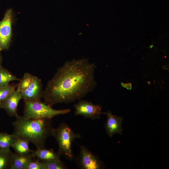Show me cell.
<instances>
[{
  "label": "cell",
  "instance_id": "cell-1",
  "mask_svg": "<svg viewBox=\"0 0 169 169\" xmlns=\"http://www.w3.org/2000/svg\"><path fill=\"white\" fill-rule=\"evenodd\" d=\"M96 66L87 59H74L59 68L43 92L44 103L52 107L80 100L97 85L94 73Z\"/></svg>",
  "mask_w": 169,
  "mask_h": 169
},
{
  "label": "cell",
  "instance_id": "cell-2",
  "mask_svg": "<svg viewBox=\"0 0 169 169\" xmlns=\"http://www.w3.org/2000/svg\"><path fill=\"white\" fill-rule=\"evenodd\" d=\"M13 122V133L18 138L33 144L37 149L44 148L47 137L52 136L53 128L51 119L48 118H26L18 116Z\"/></svg>",
  "mask_w": 169,
  "mask_h": 169
},
{
  "label": "cell",
  "instance_id": "cell-3",
  "mask_svg": "<svg viewBox=\"0 0 169 169\" xmlns=\"http://www.w3.org/2000/svg\"><path fill=\"white\" fill-rule=\"evenodd\" d=\"M52 136L57 142L58 153L67 159L72 161L74 156L72 146L75 139L81 137L80 134L75 133L68 124L63 123L57 128H53Z\"/></svg>",
  "mask_w": 169,
  "mask_h": 169
},
{
  "label": "cell",
  "instance_id": "cell-4",
  "mask_svg": "<svg viewBox=\"0 0 169 169\" xmlns=\"http://www.w3.org/2000/svg\"><path fill=\"white\" fill-rule=\"evenodd\" d=\"M69 109L55 110L41 101L25 103L23 116L26 118L52 119L58 115H64L70 112Z\"/></svg>",
  "mask_w": 169,
  "mask_h": 169
},
{
  "label": "cell",
  "instance_id": "cell-5",
  "mask_svg": "<svg viewBox=\"0 0 169 169\" xmlns=\"http://www.w3.org/2000/svg\"><path fill=\"white\" fill-rule=\"evenodd\" d=\"M80 151L76 158L78 167L82 169H100L104 167V165L98 156L88 149L85 146L79 145Z\"/></svg>",
  "mask_w": 169,
  "mask_h": 169
},
{
  "label": "cell",
  "instance_id": "cell-6",
  "mask_svg": "<svg viewBox=\"0 0 169 169\" xmlns=\"http://www.w3.org/2000/svg\"><path fill=\"white\" fill-rule=\"evenodd\" d=\"M13 21V12L7 10L3 19L0 21V52L8 49L11 40L12 24Z\"/></svg>",
  "mask_w": 169,
  "mask_h": 169
},
{
  "label": "cell",
  "instance_id": "cell-7",
  "mask_svg": "<svg viewBox=\"0 0 169 169\" xmlns=\"http://www.w3.org/2000/svg\"><path fill=\"white\" fill-rule=\"evenodd\" d=\"M74 113L76 115H80L84 118L92 120L99 119L101 112V106L93 104L87 100H80L74 106Z\"/></svg>",
  "mask_w": 169,
  "mask_h": 169
},
{
  "label": "cell",
  "instance_id": "cell-8",
  "mask_svg": "<svg viewBox=\"0 0 169 169\" xmlns=\"http://www.w3.org/2000/svg\"><path fill=\"white\" fill-rule=\"evenodd\" d=\"M20 93L24 103L41 101L43 96L41 79L34 76L30 85Z\"/></svg>",
  "mask_w": 169,
  "mask_h": 169
},
{
  "label": "cell",
  "instance_id": "cell-9",
  "mask_svg": "<svg viewBox=\"0 0 169 169\" xmlns=\"http://www.w3.org/2000/svg\"><path fill=\"white\" fill-rule=\"evenodd\" d=\"M21 99L20 93L15 90L0 102V109H4L9 115L17 117L19 116L17 113L18 106Z\"/></svg>",
  "mask_w": 169,
  "mask_h": 169
},
{
  "label": "cell",
  "instance_id": "cell-10",
  "mask_svg": "<svg viewBox=\"0 0 169 169\" xmlns=\"http://www.w3.org/2000/svg\"><path fill=\"white\" fill-rule=\"evenodd\" d=\"M103 114L107 115L105 128L108 135L112 137L116 133L121 134V132L123 131L121 127L123 118L113 115L110 110L107 112H103Z\"/></svg>",
  "mask_w": 169,
  "mask_h": 169
},
{
  "label": "cell",
  "instance_id": "cell-11",
  "mask_svg": "<svg viewBox=\"0 0 169 169\" xmlns=\"http://www.w3.org/2000/svg\"><path fill=\"white\" fill-rule=\"evenodd\" d=\"M31 153L28 155L13 153L12 161L10 169H25L28 163L34 160Z\"/></svg>",
  "mask_w": 169,
  "mask_h": 169
},
{
  "label": "cell",
  "instance_id": "cell-12",
  "mask_svg": "<svg viewBox=\"0 0 169 169\" xmlns=\"http://www.w3.org/2000/svg\"><path fill=\"white\" fill-rule=\"evenodd\" d=\"M31 155L34 158H37V159L39 160H60V155L58 152H55L53 149H37L35 151H32Z\"/></svg>",
  "mask_w": 169,
  "mask_h": 169
},
{
  "label": "cell",
  "instance_id": "cell-13",
  "mask_svg": "<svg viewBox=\"0 0 169 169\" xmlns=\"http://www.w3.org/2000/svg\"><path fill=\"white\" fill-rule=\"evenodd\" d=\"M29 142L27 141L18 138L11 147L15 150V153L22 155H28L31 153L32 150L29 146Z\"/></svg>",
  "mask_w": 169,
  "mask_h": 169
},
{
  "label": "cell",
  "instance_id": "cell-14",
  "mask_svg": "<svg viewBox=\"0 0 169 169\" xmlns=\"http://www.w3.org/2000/svg\"><path fill=\"white\" fill-rule=\"evenodd\" d=\"M20 80L2 65L0 66V87L8 84L11 81Z\"/></svg>",
  "mask_w": 169,
  "mask_h": 169
},
{
  "label": "cell",
  "instance_id": "cell-15",
  "mask_svg": "<svg viewBox=\"0 0 169 169\" xmlns=\"http://www.w3.org/2000/svg\"><path fill=\"white\" fill-rule=\"evenodd\" d=\"M13 153L10 149H0V169H10Z\"/></svg>",
  "mask_w": 169,
  "mask_h": 169
},
{
  "label": "cell",
  "instance_id": "cell-16",
  "mask_svg": "<svg viewBox=\"0 0 169 169\" xmlns=\"http://www.w3.org/2000/svg\"><path fill=\"white\" fill-rule=\"evenodd\" d=\"M18 138L13 134L0 132V149H9Z\"/></svg>",
  "mask_w": 169,
  "mask_h": 169
},
{
  "label": "cell",
  "instance_id": "cell-17",
  "mask_svg": "<svg viewBox=\"0 0 169 169\" xmlns=\"http://www.w3.org/2000/svg\"><path fill=\"white\" fill-rule=\"evenodd\" d=\"M43 169H66L67 168L61 160H41L38 159Z\"/></svg>",
  "mask_w": 169,
  "mask_h": 169
},
{
  "label": "cell",
  "instance_id": "cell-18",
  "mask_svg": "<svg viewBox=\"0 0 169 169\" xmlns=\"http://www.w3.org/2000/svg\"><path fill=\"white\" fill-rule=\"evenodd\" d=\"M34 76L28 73H25L20 79V82L17 84V90L21 93L27 89L31 84L34 79Z\"/></svg>",
  "mask_w": 169,
  "mask_h": 169
},
{
  "label": "cell",
  "instance_id": "cell-19",
  "mask_svg": "<svg viewBox=\"0 0 169 169\" xmlns=\"http://www.w3.org/2000/svg\"><path fill=\"white\" fill-rule=\"evenodd\" d=\"M17 84H8L0 87V102L4 100L12 92L15 90Z\"/></svg>",
  "mask_w": 169,
  "mask_h": 169
},
{
  "label": "cell",
  "instance_id": "cell-20",
  "mask_svg": "<svg viewBox=\"0 0 169 169\" xmlns=\"http://www.w3.org/2000/svg\"><path fill=\"white\" fill-rule=\"evenodd\" d=\"M25 169H43L41 165L38 161L33 160L30 162L27 166Z\"/></svg>",
  "mask_w": 169,
  "mask_h": 169
},
{
  "label": "cell",
  "instance_id": "cell-21",
  "mask_svg": "<svg viewBox=\"0 0 169 169\" xmlns=\"http://www.w3.org/2000/svg\"><path fill=\"white\" fill-rule=\"evenodd\" d=\"M3 58L2 55L0 52V66L2 65V63Z\"/></svg>",
  "mask_w": 169,
  "mask_h": 169
}]
</instances>
